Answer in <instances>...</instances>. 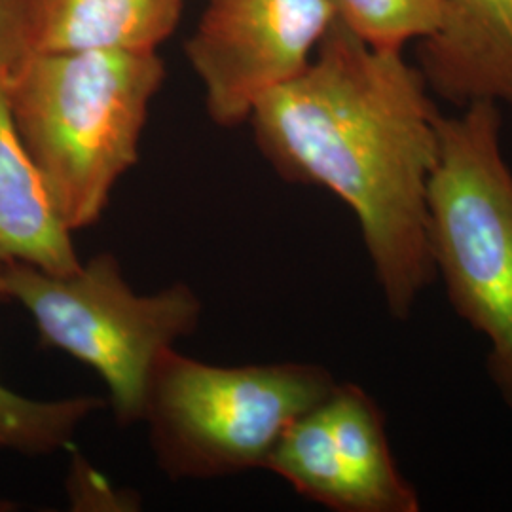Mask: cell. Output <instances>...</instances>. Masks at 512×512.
Returning a JSON list of instances; mask_svg holds the SVG:
<instances>
[{
  "mask_svg": "<svg viewBox=\"0 0 512 512\" xmlns=\"http://www.w3.org/2000/svg\"><path fill=\"white\" fill-rule=\"evenodd\" d=\"M336 21L378 50H403L435 35L444 0H329Z\"/></svg>",
  "mask_w": 512,
  "mask_h": 512,
  "instance_id": "4fadbf2b",
  "label": "cell"
},
{
  "mask_svg": "<svg viewBox=\"0 0 512 512\" xmlns=\"http://www.w3.org/2000/svg\"><path fill=\"white\" fill-rule=\"evenodd\" d=\"M16 262L52 274H71L82 264L73 232L19 139L0 76V272Z\"/></svg>",
  "mask_w": 512,
  "mask_h": 512,
  "instance_id": "ba28073f",
  "label": "cell"
},
{
  "mask_svg": "<svg viewBox=\"0 0 512 512\" xmlns=\"http://www.w3.org/2000/svg\"><path fill=\"white\" fill-rule=\"evenodd\" d=\"M103 408L105 401L92 395L35 401L0 382V452L46 456L69 448L78 427Z\"/></svg>",
  "mask_w": 512,
  "mask_h": 512,
  "instance_id": "7c38bea8",
  "label": "cell"
},
{
  "mask_svg": "<svg viewBox=\"0 0 512 512\" xmlns=\"http://www.w3.org/2000/svg\"><path fill=\"white\" fill-rule=\"evenodd\" d=\"M439 31L418 44L431 93L458 107H512V0H444Z\"/></svg>",
  "mask_w": 512,
  "mask_h": 512,
  "instance_id": "52a82bcc",
  "label": "cell"
},
{
  "mask_svg": "<svg viewBox=\"0 0 512 512\" xmlns=\"http://www.w3.org/2000/svg\"><path fill=\"white\" fill-rule=\"evenodd\" d=\"M440 114L418 65L334 21L308 67L249 116L256 145L289 183L321 186L355 213L389 313L406 321L437 275L427 186Z\"/></svg>",
  "mask_w": 512,
  "mask_h": 512,
  "instance_id": "6da1fadb",
  "label": "cell"
},
{
  "mask_svg": "<svg viewBox=\"0 0 512 512\" xmlns=\"http://www.w3.org/2000/svg\"><path fill=\"white\" fill-rule=\"evenodd\" d=\"M501 126L488 101L440 114L427 236L452 308L490 342L488 372L512 410V171Z\"/></svg>",
  "mask_w": 512,
  "mask_h": 512,
  "instance_id": "3957f363",
  "label": "cell"
},
{
  "mask_svg": "<svg viewBox=\"0 0 512 512\" xmlns=\"http://www.w3.org/2000/svg\"><path fill=\"white\" fill-rule=\"evenodd\" d=\"M323 408L357 512L420 511V497L391 454L384 412L365 389L336 382Z\"/></svg>",
  "mask_w": 512,
  "mask_h": 512,
  "instance_id": "30bf717a",
  "label": "cell"
},
{
  "mask_svg": "<svg viewBox=\"0 0 512 512\" xmlns=\"http://www.w3.org/2000/svg\"><path fill=\"white\" fill-rule=\"evenodd\" d=\"M334 21L329 0H207L186 55L211 120L249 122L266 93L308 67Z\"/></svg>",
  "mask_w": 512,
  "mask_h": 512,
  "instance_id": "8992f818",
  "label": "cell"
},
{
  "mask_svg": "<svg viewBox=\"0 0 512 512\" xmlns=\"http://www.w3.org/2000/svg\"><path fill=\"white\" fill-rule=\"evenodd\" d=\"M183 6L184 0H31V55L156 52Z\"/></svg>",
  "mask_w": 512,
  "mask_h": 512,
  "instance_id": "9c48e42d",
  "label": "cell"
},
{
  "mask_svg": "<svg viewBox=\"0 0 512 512\" xmlns=\"http://www.w3.org/2000/svg\"><path fill=\"white\" fill-rule=\"evenodd\" d=\"M31 0H0V76L6 78L31 55L29 48Z\"/></svg>",
  "mask_w": 512,
  "mask_h": 512,
  "instance_id": "5bb4252c",
  "label": "cell"
},
{
  "mask_svg": "<svg viewBox=\"0 0 512 512\" xmlns=\"http://www.w3.org/2000/svg\"><path fill=\"white\" fill-rule=\"evenodd\" d=\"M323 403L281 435L262 469L281 476L298 494L330 511L357 512V499L338 456Z\"/></svg>",
  "mask_w": 512,
  "mask_h": 512,
  "instance_id": "8fae6325",
  "label": "cell"
},
{
  "mask_svg": "<svg viewBox=\"0 0 512 512\" xmlns=\"http://www.w3.org/2000/svg\"><path fill=\"white\" fill-rule=\"evenodd\" d=\"M0 300L27 310L44 348L59 349L101 376L120 425L143 421L154 366L202 317V302L188 285L135 293L109 253L71 274L10 264L0 272Z\"/></svg>",
  "mask_w": 512,
  "mask_h": 512,
  "instance_id": "5b68a950",
  "label": "cell"
},
{
  "mask_svg": "<svg viewBox=\"0 0 512 512\" xmlns=\"http://www.w3.org/2000/svg\"><path fill=\"white\" fill-rule=\"evenodd\" d=\"M334 385L325 366L209 365L167 349L152 370L143 421L169 478L239 475L262 469L275 442Z\"/></svg>",
  "mask_w": 512,
  "mask_h": 512,
  "instance_id": "277c9868",
  "label": "cell"
},
{
  "mask_svg": "<svg viewBox=\"0 0 512 512\" xmlns=\"http://www.w3.org/2000/svg\"><path fill=\"white\" fill-rule=\"evenodd\" d=\"M156 52L33 54L4 78L14 126L71 232L103 217L164 84Z\"/></svg>",
  "mask_w": 512,
  "mask_h": 512,
  "instance_id": "7a4b0ae2",
  "label": "cell"
}]
</instances>
